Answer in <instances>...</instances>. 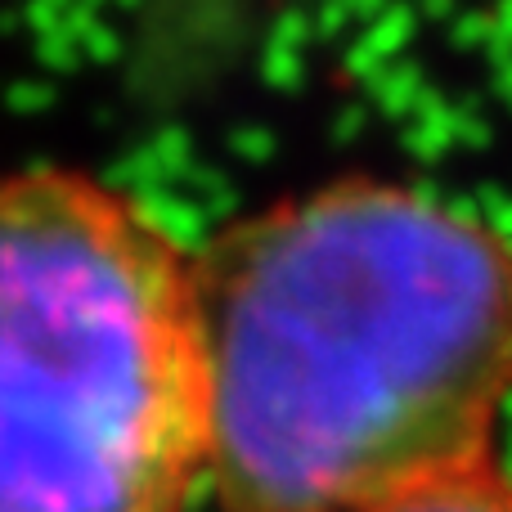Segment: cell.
<instances>
[{
    "label": "cell",
    "instance_id": "obj_1",
    "mask_svg": "<svg viewBox=\"0 0 512 512\" xmlns=\"http://www.w3.org/2000/svg\"><path fill=\"white\" fill-rule=\"evenodd\" d=\"M207 490L225 512H364L495 459L512 239L396 180H333L194 252Z\"/></svg>",
    "mask_w": 512,
    "mask_h": 512
},
{
    "label": "cell",
    "instance_id": "obj_2",
    "mask_svg": "<svg viewBox=\"0 0 512 512\" xmlns=\"http://www.w3.org/2000/svg\"><path fill=\"white\" fill-rule=\"evenodd\" d=\"M194 252L126 189L0 176V512H194Z\"/></svg>",
    "mask_w": 512,
    "mask_h": 512
},
{
    "label": "cell",
    "instance_id": "obj_3",
    "mask_svg": "<svg viewBox=\"0 0 512 512\" xmlns=\"http://www.w3.org/2000/svg\"><path fill=\"white\" fill-rule=\"evenodd\" d=\"M364 512H512V477L495 459H486L468 472L427 481Z\"/></svg>",
    "mask_w": 512,
    "mask_h": 512
}]
</instances>
